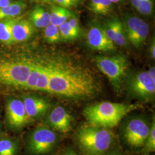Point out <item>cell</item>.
<instances>
[{"label": "cell", "instance_id": "cell-25", "mask_svg": "<svg viewBox=\"0 0 155 155\" xmlns=\"http://www.w3.org/2000/svg\"><path fill=\"white\" fill-rule=\"evenodd\" d=\"M143 147L144 155H149L155 150V120L150 125V133Z\"/></svg>", "mask_w": 155, "mask_h": 155}, {"label": "cell", "instance_id": "cell-13", "mask_svg": "<svg viewBox=\"0 0 155 155\" xmlns=\"http://www.w3.org/2000/svg\"><path fill=\"white\" fill-rule=\"evenodd\" d=\"M87 39L89 46L94 50L109 51L115 48L114 43L108 38L104 29L98 25L90 28Z\"/></svg>", "mask_w": 155, "mask_h": 155}, {"label": "cell", "instance_id": "cell-34", "mask_svg": "<svg viewBox=\"0 0 155 155\" xmlns=\"http://www.w3.org/2000/svg\"><path fill=\"white\" fill-rule=\"evenodd\" d=\"M140 1L141 0H130L131 4L134 8H136L137 10L139 8L140 4Z\"/></svg>", "mask_w": 155, "mask_h": 155}, {"label": "cell", "instance_id": "cell-18", "mask_svg": "<svg viewBox=\"0 0 155 155\" xmlns=\"http://www.w3.org/2000/svg\"><path fill=\"white\" fill-rule=\"evenodd\" d=\"M50 24L59 26L63 22L67 21L69 18L74 16L72 12L68 9L61 6L53 5L50 9Z\"/></svg>", "mask_w": 155, "mask_h": 155}, {"label": "cell", "instance_id": "cell-29", "mask_svg": "<svg viewBox=\"0 0 155 155\" xmlns=\"http://www.w3.org/2000/svg\"><path fill=\"white\" fill-rule=\"evenodd\" d=\"M67 22L70 24L71 27L77 33L80 34V27L79 24V21L77 18L75 17L72 16L67 20Z\"/></svg>", "mask_w": 155, "mask_h": 155}, {"label": "cell", "instance_id": "cell-17", "mask_svg": "<svg viewBox=\"0 0 155 155\" xmlns=\"http://www.w3.org/2000/svg\"><path fill=\"white\" fill-rule=\"evenodd\" d=\"M26 8L27 4L22 1L12 2L8 5L0 8V20L18 17Z\"/></svg>", "mask_w": 155, "mask_h": 155}, {"label": "cell", "instance_id": "cell-16", "mask_svg": "<svg viewBox=\"0 0 155 155\" xmlns=\"http://www.w3.org/2000/svg\"><path fill=\"white\" fill-rule=\"evenodd\" d=\"M29 20L35 28H45L50 24V13L41 6H36L30 13Z\"/></svg>", "mask_w": 155, "mask_h": 155}, {"label": "cell", "instance_id": "cell-31", "mask_svg": "<svg viewBox=\"0 0 155 155\" xmlns=\"http://www.w3.org/2000/svg\"><path fill=\"white\" fill-rule=\"evenodd\" d=\"M150 55L153 59L155 58V39L153 40L151 45L150 47Z\"/></svg>", "mask_w": 155, "mask_h": 155}, {"label": "cell", "instance_id": "cell-24", "mask_svg": "<svg viewBox=\"0 0 155 155\" xmlns=\"http://www.w3.org/2000/svg\"><path fill=\"white\" fill-rule=\"evenodd\" d=\"M40 65L38 63H33L27 82L24 86V88L35 90L39 77Z\"/></svg>", "mask_w": 155, "mask_h": 155}, {"label": "cell", "instance_id": "cell-21", "mask_svg": "<svg viewBox=\"0 0 155 155\" xmlns=\"http://www.w3.org/2000/svg\"><path fill=\"white\" fill-rule=\"evenodd\" d=\"M113 4L110 0H90L89 8L96 15L105 16L110 12Z\"/></svg>", "mask_w": 155, "mask_h": 155}, {"label": "cell", "instance_id": "cell-19", "mask_svg": "<svg viewBox=\"0 0 155 155\" xmlns=\"http://www.w3.org/2000/svg\"><path fill=\"white\" fill-rule=\"evenodd\" d=\"M20 17L0 20V41L5 45L15 43L12 38V27Z\"/></svg>", "mask_w": 155, "mask_h": 155}, {"label": "cell", "instance_id": "cell-8", "mask_svg": "<svg viewBox=\"0 0 155 155\" xmlns=\"http://www.w3.org/2000/svg\"><path fill=\"white\" fill-rule=\"evenodd\" d=\"M5 115L7 125L13 130H21L32 122L27 114L22 100L16 98L7 101Z\"/></svg>", "mask_w": 155, "mask_h": 155}, {"label": "cell", "instance_id": "cell-32", "mask_svg": "<svg viewBox=\"0 0 155 155\" xmlns=\"http://www.w3.org/2000/svg\"><path fill=\"white\" fill-rule=\"evenodd\" d=\"M12 0H0V8L8 5L11 3Z\"/></svg>", "mask_w": 155, "mask_h": 155}, {"label": "cell", "instance_id": "cell-7", "mask_svg": "<svg viewBox=\"0 0 155 155\" xmlns=\"http://www.w3.org/2000/svg\"><path fill=\"white\" fill-rule=\"evenodd\" d=\"M150 126L141 118H134L127 122L124 130V137L129 146L134 148L144 146L150 133Z\"/></svg>", "mask_w": 155, "mask_h": 155}, {"label": "cell", "instance_id": "cell-10", "mask_svg": "<svg viewBox=\"0 0 155 155\" xmlns=\"http://www.w3.org/2000/svg\"><path fill=\"white\" fill-rule=\"evenodd\" d=\"M126 37L133 46L140 47L147 38L149 26L143 19L134 16H128L123 22Z\"/></svg>", "mask_w": 155, "mask_h": 155}, {"label": "cell", "instance_id": "cell-4", "mask_svg": "<svg viewBox=\"0 0 155 155\" xmlns=\"http://www.w3.org/2000/svg\"><path fill=\"white\" fill-rule=\"evenodd\" d=\"M59 137L54 130L45 125H39L29 134L26 150L31 155L48 153L55 148Z\"/></svg>", "mask_w": 155, "mask_h": 155}, {"label": "cell", "instance_id": "cell-26", "mask_svg": "<svg viewBox=\"0 0 155 155\" xmlns=\"http://www.w3.org/2000/svg\"><path fill=\"white\" fill-rule=\"evenodd\" d=\"M59 27L61 39L64 40H72L77 39L79 33L72 29L67 21L61 24Z\"/></svg>", "mask_w": 155, "mask_h": 155}, {"label": "cell", "instance_id": "cell-28", "mask_svg": "<svg viewBox=\"0 0 155 155\" xmlns=\"http://www.w3.org/2000/svg\"><path fill=\"white\" fill-rule=\"evenodd\" d=\"M56 4L58 5L61 6L67 9H71L77 8L81 5L83 0H51Z\"/></svg>", "mask_w": 155, "mask_h": 155}, {"label": "cell", "instance_id": "cell-23", "mask_svg": "<svg viewBox=\"0 0 155 155\" xmlns=\"http://www.w3.org/2000/svg\"><path fill=\"white\" fill-rule=\"evenodd\" d=\"M44 37L45 41L50 44L59 42L61 38L59 27L50 24L45 28Z\"/></svg>", "mask_w": 155, "mask_h": 155}, {"label": "cell", "instance_id": "cell-37", "mask_svg": "<svg viewBox=\"0 0 155 155\" xmlns=\"http://www.w3.org/2000/svg\"><path fill=\"white\" fill-rule=\"evenodd\" d=\"M111 1L113 2V3H118L120 2V1H121L122 0H110Z\"/></svg>", "mask_w": 155, "mask_h": 155}, {"label": "cell", "instance_id": "cell-6", "mask_svg": "<svg viewBox=\"0 0 155 155\" xmlns=\"http://www.w3.org/2000/svg\"><path fill=\"white\" fill-rule=\"evenodd\" d=\"M95 63L115 89H121L128 66L127 59L121 55L101 56L96 58Z\"/></svg>", "mask_w": 155, "mask_h": 155}, {"label": "cell", "instance_id": "cell-15", "mask_svg": "<svg viewBox=\"0 0 155 155\" xmlns=\"http://www.w3.org/2000/svg\"><path fill=\"white\" fill-rule=\"evenodd\" d=\"M35 27L29 20L18 19L13 25L12 38L14 43L23 42L30 39L35 33Z\"/></svg>", "mask_w": 155, "mask_h": 155}, {"label": "cell", "instance_id": "cell-1", "mask_svg": "<svg viewBox=\"0 0 155 155\" xmlns=\"http://www.w3.org/2000/svg\"><path fill=\"white\" fill-rule=\"evenodd\" d=\"M48 92L71 98L91 97L98 91L93 77L80 68L50 67Z\"/></svg>", "mask_w": 155, "mask_h": 155}, {"label": "cell", "instance_id": "cell-3", "mask_svg": "<svg viewBox=\"0 0 155 155\" xmlns=\"http://www.w3.org/2000/svg\"><path fill=\"white\" fill-rule=\"evenodd\" d=\"M78 146L84 155H105L114 141L109 129L84 125L78 129L75 136Z\"/></svg>", "mask_w": 155, "mask_h": 155}, {"label": "cell", "instance_id": "cell-22", "mask_svg": "<svg viewBox=\"0 0 155 155\" xmlns=\"http://www.w3.org/2000/svg\"><path fill=\"white\" fill-rule=\"evenodd\" d=\"M50 67L40 65L39 77L35 90L48 92Z\"/></svg>", "mask_w": 155, "mask_h": 155}, {"label": "cell", "instance_id": "cell-27", "mask_svg": "<svg viewBox=\"0 0 155 155\" xmlns=\"http://www.w3.org/2000/svg\"><path fill=\"white\" fill-rule=\"evenodd\" d=\"M153 8V0H141L137 11L144 15H150Z\"/></svg>", "mask_w": 155, "mask_h": 155}, {"label": "cell", "instance_id": "cell-2", "mask_svg": "<svg viewBox=\"0 0 155 155\" xmlns=\"http://www.w3.org/2000/svg\"><path fill=\"white\" fill-rule=\"evenodd\" d=\"M140 108L137 104L102 102L86 107L83 115L89 125L110 129L116 127L128 113Z\"/></svg>", "mask_w": 155, "mask_h": 155}, {"label": "cell", "instance_id": "cell-20", "mask_svg": "<svg viewBox=\"0 0 155 155\" xmlns=\"http://www.w3.org/2000/svg\"><path fill=\"white\" fill-rule=\"evenodd\" d=\"M19 141L11 137L0 136V155H17Z\"/></svg>", "mask_w": 155, "mask_h": 155}, {"label": "cell", "instance_id": "cell-9", "mask_svg": "<svg viewBox=\"0 0 155 155\" xmlns=\"http://www.w3.org/2000/svg\"><path fill=\"white\" fill-rule=\"evenodd\" d=\"M130 93L143 101L154 99L155 82L150 79L148 71L140 72L130 79L128 84Z\"/></svg>", "mask_w": 155, "mask_h": 155}, {"label": "cell", "instance_id": "cell-35", "mask_svg": "<svg viewBox=\"0 0 155 155\" xmlns=\"http://www.w3.org/2000/svg\"><path fill=\"white\" fill-rule=\"evenodd\" d=\"M105 155H124L118 152H112L110 153H106Z\"/></svg>", "mask_w": 155, "mask_h": 155}, {"label": "cell", "instance_id": "cell-14", "mask_svg": "<svg viewBox=\"0 0 155 155\" xmlns=\"http://www.w3.org/2000/svg\"><path fill=\"white\" fill-rule=\"evenodd\" d=\"M108 38L116 45L124 46L127 44V39L123 22L115 18L107 22L104 28Z\"/></svg>", "mask_w": 155, "mask_h": 155}, {"label": "cell", "instance_id": "cell-30", "mask_svg": "<svg viewBox=\"0 0 155 155\" xmlns=\"http://www.w3.org/2000/svg\"><path fill=\"white\" fill-rule=\"evenodd\" d=\"M148 73L150 75V79L152 80L153 82H155V67H152L150 68L149 71H148Z\"/></svg>", "mask_w": 155, "mask_h": 155}, {"label": "cell", "instance_id": "cell-11", "mask_svg": "<svg viewBox=\"0 0 155 155\" xmlns=\"http://www.w3.org/2000/svg\"><path fill=\"white\" fill-rule=\"evenodd\" d=\"M46 122L51 129L60 133H68L72 128L71 116L61 106L56 107L50 112Z\"/></svg>", "mask_w": 155, "mask_h": 155}, {"label": "cell", "instance_id": "cell-38", "mask_svg": "<svg viewBox=\"0 0 155 155\" xmlns=\"http://www.w3.org/2000/svg\"><path fill=\"white\" fill-rule=\"evenodd\" d=\"M38 1H41L43 2H46V3H48V2H50V1H51V0H38Z\"/></svg>", "mask_w": 155, "mask_h": 155}, {"label": "cell", "instance_id": "cell-12", "mask_svg": "<svg viewBox=\"0 0 155 155\" xmlns=\"http://www.w3.org/2000/svg\"><path fill=\"white\" fill-rule=\"evenodd\" d=\"M22 101L27 114L32 121L45 116L51 107L47 101L35 95L24 96Z\"/></svg>", "mask_w": 155, "mask_h": 155}, {"label": "cell", "instance_id": "cell-36", "mask_svg": "<svg viewBox=\"0 0 155 155\" xmlns=\"http://www.w3.org/2000/svg\"><path fill=\"white\" fill-rule=\"evenodd\" d=\"M2 124L1 122H0V136H2Z\"/></svg>", "mask_w": 155, "mask_h": 155}, {"label": "cell", "instance_id": "cell-5", "mask_svg": "<svg viewBox=\"0 0 155 155\" xmlns=\"http://www.w3.org/2000/svg\"><path fill=\"white\" fill-rule=\"evenodd\" d=\"M33 64L25 61H0V84L24 87Z\"/></svg>", "mask_w": 155, "mask_h": 155}, {"label": "cell", "instance_id": "cell-33", "mask_svg": "<svg viewBox=\"0 0 155 155\" xmlns=\"http://www.w3.org/2000/svg\"><path fill=\"white\" fill-rule=\"evenodd\" d=\"M63 155H78V154L72 148H69L68 150H67Z\"/></svg>", "mask_w": 155, "mask_h": 155}]
</instances>
